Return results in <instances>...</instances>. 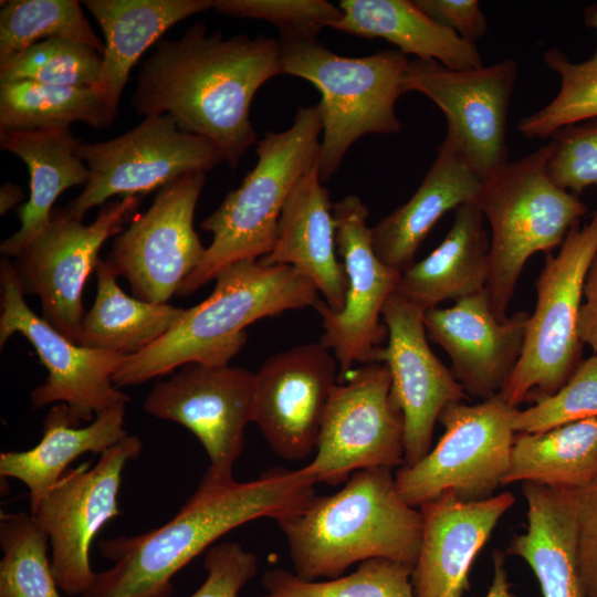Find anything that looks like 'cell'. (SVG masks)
Masks as SVG:
<instances>
[{
    "label": "cell",
    "instance_id": "1",
    "mask_svg": "<svg viewBox=\"0 0 597 597\" xmlns=\"http://www.w3.org/2000/svg\"><path fill=\"white\" fill-rule=\"evenodd\" d=\"M143 62L132 104L145 117L168 114L179 129L212 142L235 168L255 144L250 105L270 78L283 75L279 41L210 34L205 23L163 39Z\"/></svg>",
    "mask_w": 597,
    "mask_h": 597
},
{
    "label": "cell",
    "instance_id": "2",
    "mask_svg": "<svg viewBox=\"0 0 597 597\" xmlns=\"http://www.w3.org/2000/svg\"><path fill=\"white\" fill-rule=\"evenodd\" d=\"M315 481L303 468H275L241 482L208 468L195 492L163 526L103 540L98 549L113 566L96 573L81 597H170L172 578L230 531L261 517L276 522L304 507Z\"/></svg>",
    "mask_w": 597,
    "mask_h": 597
},
{
    "label": "cell",
    "instance_id": "3",
    "mask_svg": "<svg viewBox=\"0 0 597 597\" xmlns=\"http://www.w3.org/2000/svg\"><path fill=\"white\" fill-rule=\"evenodd\" d=\"M277 524L293 573L305 580L335 578L371 558L413 567L422 534L419 509L402 499L388 468L354 472L339 491L315 495Z\"/></svg>",
    "mask_w": 597,
    "mask_h": 597
},
{
    "label": "cell",
    "instance_id": "4",
    "mask_svg": "<svg viewBox=\"0 0 597 597\" xmlns=\"http://www.w3.org/2000/svg\"><path fill=\"white\" fill-rule=\"evenodd\" d=\"M214 280L212 293L185 308L169 332L126 357L113 376L117 388L143 384L187 364L229 365L247 343V326L286 311L314 307L320 300L316 286L290 265L244 260Z\"/></svg>",
    "mask_w": 597,
    "mask_h": 597
},
{
    "label": "cell",
    "instance_id": "5",
    "mask_svg": "<svg viewBox=\"0 0 597 597\" xmlns=\"http://www.w3.org/2000/svg\"><path fill=\"white\" fill-rule=\"evenodd\" d=\"M321 132L317 104L298 107L291 127L266 132L258 142L254 168L201 222V229L211 232L213 239L199 265L181 284L178 296L195 293L232 264L259 260L272 251L287 196L318 164Z\"/></svg>",
    "mask_w": 597,
    "mask_h": 597
},
{
    "label": "cell",
    "instance_id": "6",
    "mask_svg": "<svg viewBox=\"0 0 597 597\" xmlns=\"http://www.w3.org/2000/svg\"><path fill=\"white\" fill-rule=\"evenodd\" d=\"M548 142L522 159L506 163L482 179L475 199L490 226L485 292L499 321L507 307L527 260L561 247L587 207L548 176Z\"/></svg>",
    "mask_w": 597,
    "mask_h": 597
},
{
    "label": "cell",
    "instance_id": "7",
    "mask_svg": "<svg viewBox=\"0 0 597 597\" xmlns=\"http://www.w3.org/2000/svg\"><path fill=\"white\" fill-rule=\"evenodd\" d=\"M283 75L302 77L321 93L322 181L338 169L348 148L366 134L401 129L395 105L408 59L398 50L362 57L338 55L313 36L280 35Z\"/></svg>",
    "mask_w": 597,
    "mask_h": 597
},
{
    "label": "cell",
    "instance_id": "8",
    "mask_svg": "<svg viewBox=\"0 0 597 597\" xmlns=\"http://www.w3.org/2000/svg\"><path fill=\"white\" fill-rule=\"evenodd\" d=\"M596 250L597 210L587 224L578 222L569 230L556 255H546L521 356L499 392L513 408L555 394L580 363L583 286Z\"/></svg>",
    "mask_w": 597,
    "mask_h": 597
},
{
    "label": "cell",
    "instance_id": "9",
    "mask_svg": "<svg viewBox=\"0 0 597 597\" xmlns=\"http://www.w3.org/2000/svg\"><path fill=\"white\" fill-rule=\"evenodd\" d=\"M516 409L499 395L474 405L446 406L438 420L444 431L436 446L395 473L402 499L418 509L448 492L463 501L493 495L510 467Z\"/></svg>",
    "mask_w": 597,
    "mask_h": 597
},
{
    "label": "cell",
    "instance_id": "10",
    "mask_svg": "<svg viewBox=\"0 0 597 597\" xmlns=\"http://www.w3.org/2000/svg\"><path fill=\"white\" fill-rule=\"evenodd\" d=\"M77 155L88 167L90 177L83 191L64 209L80 221L93 207L105 205L114 196L145 195L181 175L208 172L224 161L212 142L179 129L168 114L145 117L109 140L81 142Z\"/></svg>",
    "mask_w": 597,
    "mask_h": 597
},
{
    "label": "cell",
    "instance_id": "11",
    "mask_svg": "<svg viewBox=\"0 0 597 597\" xmlns=\"http://www.w3.org/2000/svg\"><path fill=\"white\" fill-rule=\"evenodd\" d=\"M315 450L304 469L316 484L337 485L358 470L404 464V416L384 363L364 364L337 383Z\"/></svg>",
    "mask_w": 597,
    "mask_h": 597
},
{
    "label": "cell",
    "instance_id": "12",
    "mask_svg": "<svg viewBox=\"0 0 597 597\" xmlns=\"http://www.w3.org/2000/svg\"><path fill=\"white\" fill-rule=\"evenodd\" d=\"M0 347L13 334L24 336L48 370L44 383L31 391L33 408L65 404L73 426L92 422L115 406L127 405L129 396L117 388L113 376L127 356L81 346L38 316L28 306L8 258L0 262Z\"/></svg>",
    "mask_w": 597,
    "mask_h": 597
},
{
    "label": "cell",
    "instance_id": "13",
    "mask_svg": "<svg viewBox=\"0 0 597 597\" xmlns=\"http://www.w3.org/2000/svg\"><path fill=\"white\" fill-rule=\"evenodd\" d=\"M517 72L513 59L467 70L413 59L402 73L401 92L421 93L443 112L442 144L482 180L509 161L507 113Z\"/></svg>",
    "mask_w": 597,
    "mask_h": 597
},
{
    "label": "cell",
    "instance_id": "14",
    "mask_svg": "<svg viewBox=\"0 0 597 597\" xmlns=\"http://www.w3.org/2000/svg\"><path fill=\"white\" fill-rule=\"evenodd\" d=\"M142 448L139 437L128 434L102 452L95 464L69 468L31 512L49 537L57 587L69 596H82L93 584L90 547L103 526L121 514L122 474Z\"/></svg>",
    "mask_w": 597,
    "mask_h": 597
},
{
    "label": "cell",
    "instance_id": "15",
    "mask_svg": "<svg viewBox=\"0 0 597 597\" xmlns=\"http://www.w3.org/2000/svg\"><path fill=\"white\" fill-rule=\"evenodd\" d=\"M139 202V196L108 201L90 224L53 209L46 229L12 262L23 295L39 296L42 318L76 344L85 315L82 292L100 249L123 231Z\"/></svg>",
    "mask_w": 597,
    "mask_h": 597
},
{
    "label": "cell",
    "instance_id": "16",
    "mask_svg": "<svg viewBox=\"0 0 597 597\" xmlns=\"http://www.w3.org/2000/svg\"><path fill=\"white\" fill-rule=\"evenodd\" d=\"M207 172L192 171L156 191L143 214L113 241L105 263L124 277L133 296L167 303L199 265L206 248L193 229V214Z\"/></svg>",
    "mask_w": 597,
    "mask_h": 597
},
{
    "label": "cell",
    "instance_id": "17",
    "mask_svg": "<svg viewBox=\"0 0 597 597\" xmlns=\"http://www.w3.org/2000/svg\"><path fill=\"white\" fill-rule=\"evenodd\" d=\"M337 253L347 276L345 305L338 313L318 300L314 308L322 317L321 343L333 349L339 364L338 380L353 370L355 363H379L387 327L383 308L395 292L401 273L376 255L368 209L362 199L349 195L333 203ZM338 381V383H339Z\"/></svg>",
    "mask_w": 597,
    "mask_h": 597
},
{
    "label": "cell",
    "instance_id": "18",
    "mask_svg": "<svg viewBox=\"0 0 597 597\" xmlns=\"http://www.w3.org/2000/svg\"><path fill=\"white\" fill-rule=\"evenodd\" d=\"M254 373L235 366L187 364L157 381L144 410L175 421L202 444L218 474H232L244 448V430L253 418Z\"/></svg>",
    "mask_w": 597,
    "mask_h": 597
},
{
    "label": "cell",
    "instance_id": "19",
    "mask_svg": "<svg viewBox=\"0 0 597 597\" xmlns=\"http://www.w3.org/2000/svg\"><path fill=\"white\" fill-rule=\"evenodd\" d=\"M336 362L321 342L308 343L272 355L254 373L252 422L279 457L301 461L316 449Z\"/></svg>",
    "mask_w": 597,
    "mask_h": 597
},
{
    "label": "cell",
    "instance_id": "20",
    "mask_svg": "<svg viewBox=\"0 0 597 597\" xmlns=\"http://www.w3.org/2000/svg\"><path fill=\"white\" fill-rule=\"evenodd\" d=\"M423 312L395 292L383 308L387 344L379 363L390 373L391 392L404 416L402 465L415 464L430 451L440 413L467 396L431 350Z\"/></svg>",
    "mask_w": 597,
    "mask_h": 597
},
{
    "label": "cell",
    "instance_id": "21",
    "mask_svg": "<svg viewBox=\"0 0 597 597\" xmlns=\"http://www.w3.org/2000/svg\"><path fill=\"white\" fill-rule=\"evenodd\" d=\"M530 313L504 321L494 315L486 292L465 296L447 308L423 312L429 337L451 360V371L465 394L482 400L501 391L522 353Z\"/></svg>",
    "mask_w": 597,
    "mask_h": 597
},
{
    "label": "cell",
    "instance_id": "22",
    "mask_svg": "<svg viewBox=\"0 0 597 597\" xmlns=\"http://www.w3.org/2000/svg\"><path fill=\"white\" fill-rule=\"evenodd\" d=\"M514 503L510 491L476 501L448 492L420 505L421 543L411 573L415 597H463L474 558Z\"/></svg>",
    "mask_w": 597,
    "mask_h": 597
},
{
    "label": "cell",
    "instance_id": "23",
    "mask_svg": "<svg viewBox=\"0 0 597 597\" xmlns=\"http://www.w3.org/2000/svg\"><path fill=\"white\" fill-rule=\"evenodd\" d=\"M336 253L333 203L317 164L291 190L279 219L274 247L259 261L294 268L324 295L329 310L338 313L345 305L348 282Z\"/></svg>",
    "mask_w": 597,
    "mask_h": 597
},
{
    "label": "cell",
    "instance_id": "24",
    "mask_svg": "<svg viewBox=\"0 0 597 597\" xmlns=\"http://www.w3.org/2000/svg\"><path fill=\"white\" fill-rule=\"evenodd\" d=\"M104 35L94 88L116 117L130 71L144 52L186 18L214 7V0H85Z\"/></svg>",
    "mask_w": 597,
    "mask_h": 597
},
{
    "label": "cell",
    "instance_id": "25",
    "mask_svg": "<svg viewBox=\"0 0 597 597\" xmlns=\"http://www.w3.org/2000/svg\"><path fill=\"white\" fill-rule=\"evenodd\" d=\"M482 180L452 149L441 143L438 155L410 199L371 228L379 260L402 273L428 233L444 213L475 202Z\"/></svg>",
    "mask_w": 597,
    "mask_h": 597
},
{
    "label": "cell",
    "instance_id": "26",
    "mask_svg": "<svg viewBox=\"0 0 597 597\" xmlns=\"http://www.w3.org/2000/svg\"><path fill=\"white\" fill-rule=\"evenodd\" d=\"M526 531L514 535L506 553L525 561L543 597H586L578 562L575 490L522 483Z\"/></svg>",
    "mask_w": 597,
    "mask_h": 597
},
{
    "label": "cell",
    "instance_id": "27",
    "mask_svg": "<svg viewBox=\"0 0 597 597\" xmlns=\"http://www.w3.org/2000/svg\"><path fill=\"white\" fill-rule=\"evenodd\" d=\"M80 143L70 128L0 129L1 149L18 156L30 175L29 200L18 208L20 228L0 245L4 258L19 256L42 234L63 191L87 182L90 170L77 155Z\"/></svg>",
    "mask_w": 597,
    "mask_h": 597
},
{
    "label": "cell",
    "instance_id": "28",
    "mask_svg": "<svg viewBox=\"0 0 597 597\" xmlns=\"http://www.w3.org/2000/svg\"><path fill=\"white\" fill-rule=\"evenodd\" d=\"M484 222L474 201L457 208L446 238L401 273L395 293L427 311L444 301L455 302L484 291L490 251Z\"/></svg>",
    "mask_w": 597,
    "mask_h": 597
},
{
    "label": "cell",
    "instance_id": "29",
    "mask_svg": "<svg viewBox=\"0 0 597 597\" xmlns=\"http://www.w3.org/2000/svg\"><path fill=\"white\" fill-rule=\"evenodd\" d=\"M341 18L331 28L366 39H384L416 59L454 70L482 66L474 43L463 40L410 0H342Z\"/></svg>",
    "mask_w": 597,
    "mask_h": 597
},
{
    "label": "cell",
    "instance_id": "30",
    "mask_svg": "<svg viewBox=\"0 0 597 597\" xmlns=\"http://www.w3.org/2000/svg\"><path fill=\"white\" fill-rule=\"evenodd\" d=\"M125 405L98 413L85 427H75L65 404L51 407L43 420V436L33 448L0 453V474L21 481L29 490L30 512L71 463L84 453H102L129 433L124 427Z\"/></svg>",
    "mask_w": 597,
    "mask_h": 597
},
{
    "label": "cell",
    "instance_id": "31",
    "mask_svg": "<svg viewBox=\"0 0 597 597\" xmlns=\"http://www.w3.org/2000/svg\"><path fill=\"white\" fill-rule=\"evenodd\" d=\"M95 272L97 293L81 324L77 338L81 346L135 355L169 332L185 311L126 295L117 284V275L102 259Z\"/></svg>",
    "mask_w": 597,
    "mask_h": 597
},
{
    "label": "cell",
    "instance_id": "32",
    "mask_svg": "<svg viewBox=\"0 0 597 597\" xmlns=\"http://www.w3.org/2000/svg\"><path fill=\"white\" fill-rule=\"evenodd\" d=\"M597 479V418L515 433L502 485L533 482L579 490Z\"/></svg>",
    "mask_w": 597,
    "mask_h": 597
},
{
    "label": "cell",
    "instance_id": "33",
    "mask_svg": "<svg viewBox=\"0 0 597 597\" xmlns=\"http://www.w3.org/2000/svg\"><path fill=\"white\" fill-rule=\"evenodd\" d=\"M114 118L94 87L0 83V129H64L73 123L105 129Z\"/></svg>",
    "mask_w": 597,
    "mask_h": 597
},
{
    "label": "cell",
    "instance_id": "34",
    "mask_svg": "<svg viewBox=\"0 0 597 597\" xmlns=\"http://www.w3.org/2000/svg\"><path fill=\"white\" fill-rule=\"evenodd\" d=\"M50 39L80 42L101 54L104 50L76 0L1 1L0 60Z\"/></svg>",
    "mask_w": 597,
    "mask_h": 597
},
{
    "label": "cell",
    "instance_id": "35",
    "mask_svg": "<svg viewBox=\"0 0 597 597\" xmlns=\"http://www.w3.org/2000/svg\"><path fill=\"white\" fill-rule=\"evenodd\" d=\"M46 533L32 514H0V597H61Z\"/></svg>",
    "mask_w": 597,
    "mask_h": 597
},
{
    "label": "cell",
    "instance_id": "36",
    "mask_svg": "<svg viewBox=\"0 0 597 597\" xmlns=\"http://www.w3.org/2000/svg\"><path fill=\"white\" fill-rule=\"evenodd\" d=\"M411 573V566L386 558L364 561L353 573L327 580L273 568L262 577L265 594L260 597H415Z\"/></svg>",
    "mask_w": 597,
    "mask_h": 597
},
{
    "label": "cell",
    "instance_id": "37",
    "mask_svg": "<svg viewBox=\"0 0 597 597\" xmlns=\"http://www.w3.org/2000/svg\"><path fill=\"white\" fill-rule=\"evenodd\" d=\"M543 60L558 74L561 86L548 104L519 122L517 129L527 139L551 138L564 127L597 118V57L574 63L552 48Z\"/></svg>",
    "mask_w": 597,
    "mask_h": 597
},
{
    "label": "cell",
    "instance_id": "38",
    "mask_svg": "<svg viewBox=\"0 0 597 597\" xmlns=\"http://www.w3.org/2000/svg\"><path fill=\"white\" fill-rule=\"evenodd\" d=\"M102 54L90 45L50 39L0 60V83L29 81L44 85L94 87Z\"/></svg>",
    "mask_w": 597,
    "mask_h": 597
},
{
    "label": "cell",
    "instance_id": "39",
    "mask_svg": "<svg viewBox=\"0 0 597 597\" xmlns=\"http://www.w3.org/2000/svg\"><path fill=\"white\" fill-rule=\"evenodd\" d=\"M590 418H597V354L580 362L555 394L517 408L513 428L515 433H534Z\"/></svg>",
    "mask_w": 597,
    "mask_h": 597
},
{
    "label": "cell",
    "instance_id": "40",
    "mask_svg": "<svg viewBox=\"0 0 597 597\" xmlns=\"http://www.w3.org/2000/svg\"><path fill=\"white\" fill-rule=\"evenodd\" d=\"M213 9L229 17L265 20L279 28L280 35L313 38L342 14L326 0H214Z\"/></svg>",
    "mask_w": 597,
    "mask_h": 597
},
{
    "label": "cell",
    "instance_id": "41",
    "mask_svg": "<svg viewBox=\"0 0 597 597\" xmlns=\"http://www.w3.org/2000/svg\"><path fill=\"white\" fill-rule=\"evenodd\" d=\"M551 179L574 195L597 187V118L564 127L551 136Z\"/></svg>",
    "mask_w": 597,
    "mask_h": 597
},
{
    "label": "cell",
    "instance_id": "42",
    "mask_svg": "<svg viewBox=\"0 0 597 597\" xmlns=\"http://www.w3.org/2000/svg\"><path fill=\"white\" fill-rule=\"evenodd\" d=\"M203 567L207 577L189 597H238L255 576L258 557L239 543L222 542L206 551Z\"/></svg>",
    "mask_w": 597,
    "mask_h": 597
},
{
    "label": "cell",
    "instance_id": "43",
    "mask_svg": "<svg viewBox=\"0 0 597 597\" xmlns=\"http://www.w3.org/2000/svg\"><path fill=\"white\" fill-rule=\"evenodd\" d=\"M578 562L586 597H597V479L575 490Z\"/></svg>",
    "mask_w": 597,
    "mask_h": 597
},
{
    "label": "cell",
    "instance_id": "44",
    "mask_svg": "<svg viewBox=\"0 0 597 597\" xmlns=\"http://www.w3.org/2000/svg\"><path fill=\"white\" fill-rule=\"evenodd\" d=\"M417 6L460 38L475 44L488 31L478 0H415Z\"/></svg>",
    "mask_w": 597,
    "mask_h": 597
},
{
    "label": "cell",
    "instance_id": "45",
    "mask_svg": "<svg viewBox=\"0 0 597 597\" xmlns=\"http://www.w3.org/2000/svg\"><path fill=\"white\" fill-rule=\"evenodd\" d=\"M578 334L582 344L597 354V250L584 281Z\"/></svg>",
    "mask_w": 597,
    "mask_h": 597
},
{
    "label": "cell",
    "instance_id": "46",
    "mask_svg": "<svg viewBox=\"0 0 597 597\" xmlns=\"http://www.w3.org/2000/svg\"><path fill=\"white\" fill-rule=\"evenodd\" d=\"M493 577L485 597H514L505 568V555L500 551L493 552Z\"/></svg>",
    "mask_w": 597,
    "mask_h": 597
},
{
    "label": "cell",
    "instance_id": "47",
    "mask_svg": "<svg viewBox=\"0 0 597 597\" xmlns=\"http://www.w3.org/2000/svg\"><path fill=\"white\" fill-rule=\"evenodd\" d=\"M23 199L24 195L18 185L13 182L4 184L0 189V214H6Z\"/></svg>",
    "mask_w": 597,
    "mask_h": 597
},
{
    "label": "cell",
    "instance_id": "48",
    "mask_svg": "<svg viewBox=\"0 0 597 597\" xmlns=\"http://www.w3.org/2000/svg\"><path fill=\"white\" fill-rule=\"evenodd\" d=\"M584 21L587 27L597 31V4L588 6L585 9ZM591 56L597 57V48Z\"/></svg>",
    "mask_w": 597,
    "mask_h": 597
}]
</instances>
